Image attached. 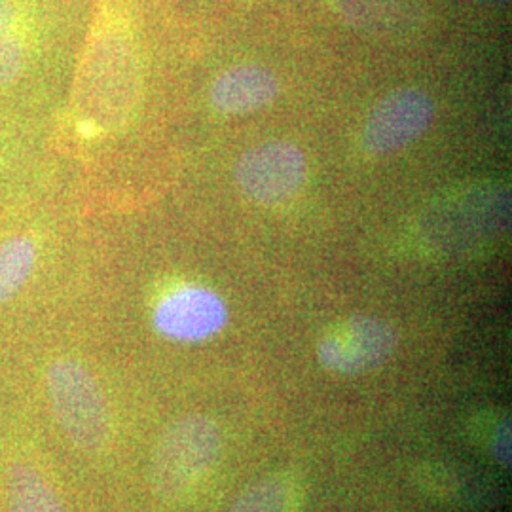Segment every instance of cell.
Masks as SVG:
<instances>
[{"mask_svg": "<svg viewBox=\"0 0 512 512\" xmlns=\"http://www.w3.org/2000/svg\"><path fill=\"white\" fill-rule=\"evenodd\" d=\"M511 421L503 418L492 431V439H488V450L492 458L505 469L511 467Z\"/></svg>", "mask_w": 512, "mask_h": 512, "instance_id": "cell-13", "label": "cell"}, {"mask_svg": "<svg viewBox=\"0 0 512 512\" xmlns=\"http://www.w3.org/2000/svg\"><path fill=\"white\" fill-rule=\"evenodd\" d=\"M435 116L433 99L420 88L387 93L370 110L363 128V148L370 156H389L418 141Z\"/></svg>", "mask_w": 512, "mask_h": 512, "instance_id": "cell-5", "label": "cell"}, {"mask_svg": "<svg viewBox=\"0 0 512 512\" xmlns=\"http://www.w3.org/2000/svg\"><path fill=\"white\" fill-rule=\"evenodd\" d=\"M228 308L205 287H181L165 294L154 310V327L167 338L202 342L226 327Z\"/></svg>", "mask_w": 512, "mask_h": 512, "instance_id": "cell-7", "label": "cell"}, {"mask_svg": "<svg viewBox=\"0 0 512 512\" xmlns=\"http://www.w3.org/2000/svg\"><path fill=\"white\" fill-rule=\"evenodd\" d=\"M222 446V427L209 416L190 414L169 425L150 463L154 494L165 501L183 499L215 469Z\"/></svg>", "mask_w": 512, "mask_h": 512, "instance_id": "cell-1", "label": "cell"}, {"mask_svg": "<svg viewBox=\"0 0 512 512\" xmlns=\"http://www.w3.org/2000/svg\"><path fill=\"white\" fill-rule=\"evenodd\" d=\"M6 497L10 512H65L46 476L27 463H18L10 469Z\"/></svg>", "mask_w": 512, "mask_h": 512, "instance_id": "cell-10", "label": "cell"}, {"mask_svg": "<svg viewBox=\"0 0 512 512\" xmlns=\"http://www.w3.org/2000/svg\"><path fill=\"white\" fill-rule=\"evenodd\" d=\"M19 147V131L16 120L0 110V169L16 158Z\"/></svg>", "mask_w": 512, "mask_h": 512, "instance_id": "cell-14", "label": "cell"}, {"mask_svg": "<svg viewBox=\"0 0 512 512\" xmlns=\"http://www.w3.org/2000/svg\"><path fill=\"white\" fill-rule=\"evenodd\" d=\"M399 334L384 319L351 315L323 332L317 342L319 363L338 376L374 370L395 353Z\"/></svg>", "mask_w": 512, "mask_h": 512, "instance_id": "cell-3", "label": "cell"}, {"mask_svg": "<svg viewBox=\"0 0 512 512\" xmlns=\"http://www.w3.org/2000/svg\"><path fill=\"white\" fill-rule=\"evenodd\" d=\"M279 80L260 65H236L217 76L211 88V105L220 114H249L274 103Z\"/></svg>", "mask_w": 512, "mask_h": 512, "instance_id": "cell-9", "label": "cell"}, {"mask_svg": "<svg viewBox=\"0 0 512 512\" xmlns=\"http://www.w3.org/2000/svg\"><path fill=\"white\" fill-rule=\"evenodd\" d=\"M50 232L25 222L0 232V308L12 302L37 275L48 251Z\"/></svg>", "mask_w": 512, "mask_h": 512, "instance_id": "cell-8", "label": "cell"}, {"mask_svg": "<svg viewBox=\"0 0 512 512\" xmlns=\"http://www.w3.org/2000/svg\"><path fill=\"white\" fill-rule=\"evenodd\" d=\"M418 482L429 494L444 495V499L467 505H476L478 499L488 501L486 497L490 495L482 484L484 480H476L475 475L448 465H427L418 475Z\"/></svg>", "mask_w": 512, "mask_h": 512, "instance_id": "cell-11", "label": "cell"}, {"mask_svg": "<svg viewBox=\"0 0 512 512\" xmlns=\"http://www.w3.org/2000/svg\"><path fill=\"white\" fill-rule=\"evenodd\" d=\"M42 59V25L35 0H0V95L27 88Z\"/></svg>", "mask_w": 512, "mask_h": 512, "instance_id": "cell-6", "label": "cell"}, {"mask_svg": "<svg viewBox=\"0 0 512 512\" xmlns=\"http://www.w3.org/2000/svg\"><path fill=\"white\" fill-rule=\"evenodd\" d=\"M306 177L308 160L304 152L287 141H270L249 148L236 165L241 192L264 205L291 200L306 183Z\"/></svg>", "mask_w": 512, "mask_h": 512, "instance_id": "cell-4", "label": "cell"}, {"mask_svg": "<svg viewBox=\"0 0 512 512\" xmlns=\"http://www.w3.org/2000/svg\"><path fill=\"white\" fill-rule=\"evenodd\" d=\"M293 482L285 475L258 478L245 488L228 512H287L291 507Z\"/></svg>", "mask_w": 512, "mask_h": 512, "instance_id": "cell-12", "label": "cell"}, {"mask_svg": "<svg viewBox=\"0 0 512 512\" xmlns=\"http://www.w3.org/2000/svg\"><path fill=\"white\" fill-rule=\"evenodd\" d=\"M46 389L55 418L74 446L101 450L109 439V408L92 372L71 357L55 359L46 370Z\"/></svg>", "mask_w": 512, "mask_h": 512, "instance_id": "cell-2", "label": "cell"}]
</instances>
